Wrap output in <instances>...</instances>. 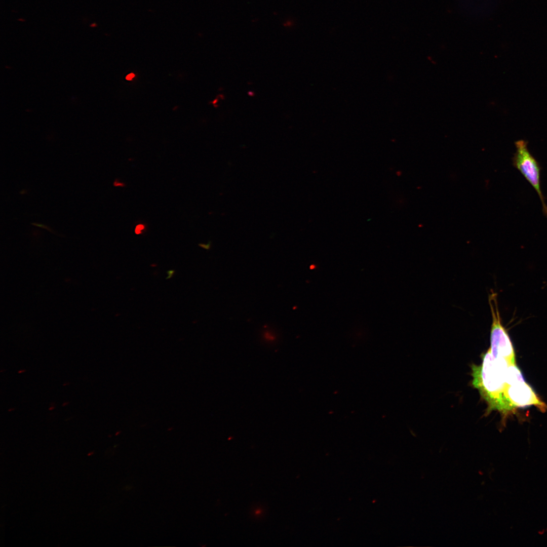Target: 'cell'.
Returning a JSON list of instances; mask_svg holds the SVG:
<instances>
[{
  "mask_svg": "<svg viewBox=\"0 0 547 547\" xmlns=\"http://www.w3.org/2000/svg\"><path fill=\"white\" fill-rule=\"evenodd\" d=\"M505 397L514 409L516 407H524L534 405L542 412L547 406L538 397L532 387L525 380L518 381L505 386Z\"/></svg>",
  "mask_w": 547,
  "mask_h": 547,
  "instance_id": "4",
  "label": "cell"
},
{
  "mask_svg": "<svg viewBox=\"0 0 547 547\" xmlns=\"http://www.w3.org/2000/svg\"><path fill=\"white\" fill-rule=\"evenodd\" d=\"M199 246H200L202 248H203L204 249H209L210 248V243H209V244H208L207 245L199 244Z\"/></svg>",
  "mask_w": 547,
  "mask_h": 547,
  "instance_id": "9",
  "label": "cell"
},
{
  "mask_svg": "<svg viewBox=\"0 0 547 547\" xmlns=\"http://www.w3.org/2000/svg\"><path fill=\"white\" fill-rule=\"evenodd\" d=\"M516 151L512 158L513 165L536 191L542 204L543 215L547 218V205L540 185V166L528 148V142L519 140L515 142Z\"/></svg>",
  "mask_w": 547,
  "mask_h": 547,
  "instance_id": "3",
  "label": "cell"
},
{
  "mask_svg": "<svg viewBox=\"0 0 547 547\" xmlns=\"http://www.w3.org/2000/svg\"><path fill=\"white\" fill-rule=\"evenodd\" d=\"M496 296V293H492L489 296V303L492 315L491 346L489 350L494 358H502L509 364H515L514 347L506 329L502 324Z\"/></svg>",
  "mask_w": 547,
  "mask_h": 547,
  "instance_id": "2",
  "label": "cell"
},
{
  "mask_svg": "<svg viewBox=\"0 0 547 547\" xmlns=\"http://www.w3.org/2000/svg\"><path fill=\"white\" fill-rule=\"evenodd\" d=\"M145 231L146 225L142 223L137 224L134 229L135 233L138 235L142 234Z\"/></svg>",
  "mask_w": 547,
  "mask_h": 547,
  "instance_id": "6",
  "label": "cell"
},
{
  "mask_svg": "<svg viewBox=\"0 0 547 547\" xmlns=\"http://www.w3.org/2000/svg\"><path fill=\"white\" fill-rule=\"evenodd\" d=\"M314 268V265H311V266H310V269H313Z\"/></svg>",
  "mask_w": 547,
  "mask_h": 547,
  "instance_id": "11",
  "label": "cell"
},
{
  "mask_svg": "<svg viewBox=\"0 0 547 547\" xmlns=\"http://www.w3.org/2000/svg\"><path fill=\"white\" fill-rule=\"evenodd\" d=\"M510 365L503 358H494L489 349L483 355L481 364L472 366L473 385L487 402L490 411L497 410L506 414L514 410L504 396L506 373Z\"/></svg>",
  "mask_w": 547,
  "mask_h": 547,
  "instance_id": "1",
  "label": "cell"
},
{
  "mask_svg": "<svg viewBox=\"0 0 547 547\" xmlns=\"http://www.w3.org/2000/svg\"><path fill=\"white\" fill-rule=\"evenodd\" d=\"M135 76V74L133 73H131L127 75L126 79L128 81H131Z\"/></svg>",
  "mask_w": 547,
  "mask_h": 547,
  "instance_id": "8",
  "label": "cell"
},
{
  "mask_svg": "<svg viewBox=\"0 0 547 547\" xmlns=\"http://www.w3.org/2000/svg\"><path fill=\"white\" fill-rule=\"evenodd\" d=\"M113 185L114 186H116H116L125 187V186H126V184L125 183L119 181V180L118 179H116L114 180V181L113 182Z\"/></svg>",
  "mask_w": 547,
  "mask_h": 547,
  "instance_id": "7",
  "label": "cell"
},
{
  "mask_svg": "<svg viewBox=\"0 0 547 547\" xmlns=\"http://www.w3.org/2000/svg\"><path fill=\"white\" fill-rule=\"evenodd\" d=\"M263 339L267 342L275 341L276 339V336L275 333L271 332L270 330H266L263 333Z\"/></svg>",
  "mask_w": 547,
  "mask_h": 547,
  "instance_id": "5",
  "label": "cell"
},
{
  "mask_svg": "<svg viewBox=\"0 0 547 547\" xmlns=\"http://www.w3.org/2000/svg\"><path fill=\"white\" fill-rule=\"evenodd\" d=\"M32 224H33V225L38 226H40V227H43V228H45L47 229L48 230H49L50 231L52 232L51 231V230L49 229V228L45 227V226L44 225L42 224L34 223H33Z\"/></svg>",
  "mask_w": 547,
  "mask_h": 547,
  "instance_id": "10",
  "label": "cell"
}]
</instances>
